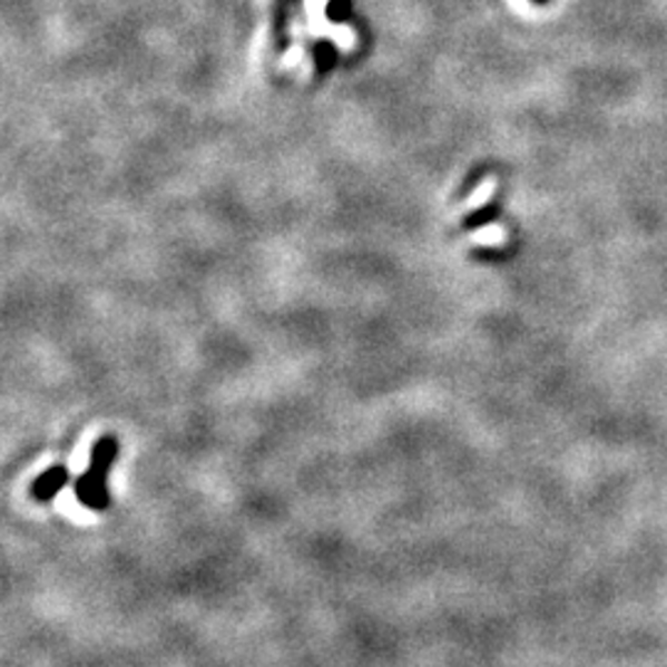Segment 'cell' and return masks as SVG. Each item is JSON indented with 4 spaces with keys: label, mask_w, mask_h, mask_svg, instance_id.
<instances>
[{
    "label": "cell",
    "mask_w": 667,
    "mask_h": 667,
    "mask_svg": "<svg viewBox=\"0 0 667 667\" xmlns=\"http://www.w3.org/2000/svg\"><path fill=\"white\" fill-rule=\"evenodd\" d=\"M119 455V440L115 435H101L92 445L89 455V468L75 480V497L85 510L105 512L111 494H109V470Z\"/></svg>",
    "instance_id": "6da1fadb"
},
{
    "label": "cell",
    "mask_w": 667,
    "mask_h": 667,
    "mask_svg": "<svg viewBox=\"0 0 667 667\" xmlns=\"http://www.w3.org/2000/svg\"><path fill=\"white\" fill-rule=\"evenodd\" d=\"M334 60H336V52H334L332 45L330 42H322L320 45V58H316V65H320V72L330 70V67L334 65Z\"/></svg>",
    "instance_id": "277c9868"
},
{
    "label": "cell",
    "mask_w": 667,
    "mask_h": 667,
    "mask_svg": "<svg viewBox=\"0 0 667 667\" xmlns=\"http://www.w3.org/2000/svg\"><path fill=\"white\" fill-rule=\"evenodd\" d=\"M484 174H488V168H484V166H482V168H478V171H472V174L465 178V186H462V188L458 190V198H465L472 188H478Z\"/></svg>",
    "instance_id": "5b68a950"
},
{
    "label": "cell",
    "mask_w": 667,
    "mask_h": 667,
    "mask_svg": "<svg viewBox=\"0 0 667 667\" xmlns=\"http://www.w3.org/2000/svg\"><path fill=\"white\" fill-rule=\"evenodd\" d=\"M67 484H70V470H67L65 465H52L45 472H40L36 480H32L30 497L36 502L48 504L67 488Z\"/></svg>",
    "instance_id": "7a4b0ae2"
},
{
    "label": "cell",
    "mask_w": 667,
    "mask_h": 667,
    "mask_svg": "<svg viewBox=\"0 0 667 667\" xmlns=\"http://www.w3.org/2000/svg\"><path fill=\"white\" fill-rule=\"evenodd\" d=\"M500 216H502V206L497 200H490V203H484L482 208H474L472 213H468V216L462 218V228L480 230V228H484V225L494 223Z\"/></svg>",
    "instance_id": "3957f363"
}]
</instances>
